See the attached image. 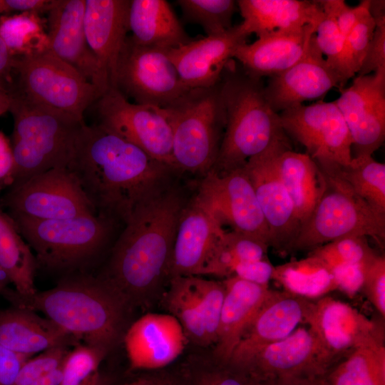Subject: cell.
<instances>
[{
  "mask_svg": "<svg viewBox=\"0 0 385 385\" xmlns=\"http://www.w3.org/2000/svg\"><path fill=\"white\" fill-rule=\"evenodd\" d=\"M96 212L125 225L148 200L169 187L175 170L99 123H84L66 167Z\"/></svg>",
  "mask_w": 385,
  "mask_h": 385,
  "instance_id": "obj_1",
  "label": "cell"
},
{
  "mask_svg": "<svg viewBox=\"0 0 385 385\" xmlns=\"http://www.w3.org/2000/svg\"><path fill=\"white\" fill-rule=\"evenodd\" d=\"M186 204L169 186L138 207L124 225L100 277L129 307L147 305L169 281L176 231Z\"/></svg>",
  "mask_w": 385,
  "mask_h": 385,
  "instance_id": "obj_2",
  "label": "cell"
},
{
  "mask_svg": "<svg viewBox=\"0 0 385 385\" xmlns=\"http://www.w3.org/2000/svg\"><path fill=\"white\" fill-rule=\"evenodd\" d=\"M2 296L13 307L43 313L78 340L106 353L125 334V315L130 307L101 277L77 276L30 295L6 288Z\"/></svg>",
  "mask_w": 385,
  "mask_h": 385,
  "instance_id": "obj_3",
  "label": "cell"
},
{
  "mask_svg": "<svg viewBox=\"0 0 385 385\" xmlns=\"http://www.w3.org/2000/svg\"><path fill=\"white\" fill-rule=\"evenodd\" d=\"M220 85L226 121L212 170L227 173L272 148H292L279 113L266 98L262 78L250 76L231 59L222 71Z\"/></svg>",
  "mask_w": 385,
  "mask_h": 385,
  "instance_id": "obj_4",
  "label": "cell"
},
{
  "mask_svg": "<svg viewBox=\"0 0 385 385\" xmlns=\"http://www.w3.org/2000/svg\"><path fill=\"white\" fill-rule=\"evenodd\" d=\"M12 185L55 168H66L83 120L35 103L12 90Z\"/></svg>",
  "mask_w": 385,
  "mask_h": 385,
  "instance_id": "obj_5",
  "label": "cell"
},
{
  "mask_svg": "<svg viewBox=\"0 0 385 385\" xmlns=\"http://www.w3.org/2000/svg\"><path fill=\"white\" fill-rule=\"evenodd\" d=\"M162 110L171 128L177 170L207 173L217 159L225 126L220 80L187 90Z\"/></svg>",
  "mask_w": 385,
  "mask_h": 385,
  "instance_id": "obj_6",
  "label": "cell"
},
{
  "mask_svg": "<svg viewBox=\"0 0 385 385\" xmlns=\"http://www.w3.org/2000/svg\"><path fill=\"white\" fill-rule=\"evenodd\" d=\"M9 216L36 263L62 271L78 269L94 257L108 241L115 225L97 214L60 220Z\"/></svg>",
  "mask_w": 385,
  "mask_h": 385,
  "instance_id": "obj_7",
  "label": "cell"
},
{
  "mask_svg": "<svg viewBox=\"0 0 385 385\" xmlns=\"http://www.w3.org/2000/svg\"><path fill=\"white\" fill-rule=\"evenodd\" d=\"M324 175L325 190L286 253L312 250L349 236L371 237L381 245L385 239V218L376 215L338 171Z\"/></svg>",
  "mask_w": 385,
  "mask_h": 385,
  "instance_id": "obj_8",
  "label": "cell"
},
{
  "mask_svg": "<svg viewBox=\"0 0 385 385\" xmlns=\"http://www.w3.org/2000/svg\"><path fill=\"white\" fill-rule=\"evenodd\" d=\"M13 90L28 100L83 120L86 110L103 94L76 68L48 50L14 58Z\"/></svg>",
  "mask_w": 385,
  "mask_h": 385,
  "instance_id": "obj_9",
  "label": "cell"
},
{
  "mask_svg": "<svg viewBox=\"0 0 385 385\" xmlns=\"http://www.w3.org/2000/svg\"><path fill=\"white\" fill-rule=\"evenodd\" d=\"M282 127L306 149L324 174L347 166L351 159L352 139L335 101H319L279 113Z\"/></svg>",
  "mask_w": 385,
  "mask_h": 385,
  "instance_id": "obj_10",
  "label": "cell"
},
{
  "mask_svg": "<svg viewBox=\"0 0 385 385\" xmlns=\"http://www.w3.org/2000/svg\"><path fill=\"white\" fill-rule=\"evenodd\" d=\"M168 51L143 46L126 37L111 88L135 103L165 108L188 88L168 56Z\"/></svg>",
  "mask_w": 385,
  "mask_h": 385,
  "instance_id": "obj_11",
  "label": "cell"
},
{
  "mask_svg": "<svg viewBox=\"0 0 385 385\" xmlns=\"http://www.w3.org/2000/svg\"><path fill=\"white\" fill-rule=\"evenodd\" d=\"M1 202L9 215L60 220L96 214L74 175L55 168L12 185Z\"/></svg>",
  "mask_w": 385,
  "mask_h": 385,
  "instance_id": "obj_12",
  "label": "cell"
},
{
  "mask_svg": "<svg viewBox=\"0 0 385 385\" xmlns=\"http://www.w3.org/2000/svg\"><path fill=\"white\" fill-rule=\"evenodd\" d=\"M98 123L175 170L170 126L162 108L131 103L114 88L96 102Z\"/></svg>",
  "mask_w": 385,
  "mask_h": 385,
  "instance_id": "obj_13",
  "label": "cell"
},
{
  "mask_svg": "<svg viewBox=\"0 0 385 385\" xmlns=\"http://www.w3.org/2000/svg\"><path fill=\"white\" fill-rule=\"evenodd\" d=\"M338 360L308 327L257 351L240 370L256 381L324 377Z\"/></svg>",
  "mask_w": 385,
  "mask_h": 385,
  "instance_id": "obj_14",
  "label": "cell"
},
{
  "mask_svg": "<svg viewBox=\"0 0 385 385\" xmlns=\"http://www.w3.org/2000/svg\"><path fill=\"white\" fill-rule=\"evenodd\" d=\"M197 195L211 209L220 223L270 247L268 228L252 183L243 168L217 173L210 170Z\"/></svg>",
  "mask_w": 385,
  "mask_h": 385,
  "instance_id": "obj_15",
  "label": "cell"
},
{
  "mask_svg": "<svg viewBox=\"0 0 385 385\" xmlns=\"http://www.w3.org/2000/svg\"><path fill=\"white\" fill-rule=\"evenodd\" d=\"M339 91L334 101L350 132L355 156L372 155L385 139V68L356 76Z\"/></svg>",
  "mask_w": 385,
  "mask_h": 385,
  "instance_id": "obj_16",
  "label": "cell"
},
{
  "mask_svg": "<svg viewBox=\"0 0 385 385\" xmlns=\"http://www.w3.org/2000/svg\"><path fill=\"white\" fill-rule=\"evenodd\" d=\"M292 148H272L251 158L242 167L252 183L265 220L270 247L282 254H286L300 227L291 199L275 165L277 153Z\"/></svg>",
  "mask_w": 385,
  "mask_h": 385,
  "instance_id": "obj_17",
  "label": "cell"
},
{
  "mask_svg": "<svg viewBox=\"0 0 385 385\" xmlns=\"http://www.w3.org/2000/svg\"><path fill=\"white\" fill-rule=\"evenodd\" d=\"M334 87L344 86L338 73L324 58L314 34L301 59L285 71L270 77L265 92L272 108L279 113L321 98Z\"/></svg>",
  "mask_w": 385,
  "mask_h": 385,
  "instance_id": "obj_18",
  "label": "cell"
},
{
  "mask_svg": "<svg viewBox=\"0 0 385 385\" xmlns=\"http://www.w3.org/2000/svg\"><path fill=\"white\" fill-rule=\"evenodd\" d=\"M312 301L270 289L227 366L240 370L260 349L291 334L299 324L305 323Z\"/></svg>",
  "mask_w": 385,
  "mask_h": 385,
  "instance_id": "obj_19",
  "label": "cell"
},
{
  "mask_svg": "<svg viewBox=\"0 0 385 385\" xmlns=\"http://www.w3.org/2000/svg\"><path fill=\"white\" fill-rule=\"evenodd\" d=\"M305 323L338 361L360 346L384 340L376 324L351 305L327 295L312 301Z\"/></svg>",
  "mask_w": 385,
  "mask_h": 385,
  "instance_id": "obj_20",
  "label": "cell"
},
{
  "mask_svg": "<svg viewBox=\"0 0 385 385\" xmlns=\"http://www.w3.org/2000/svg\"><path fill=\"white\" fill-rule=\"evenodd\" d=\"M86 0H54L48 10L47 50L81 73L102 93L110 86L91 51L84 31Z\"/></svg>",
  "mask_w": 385,
  "mask_h": 385,
  "instance_id": "obj_21",
  "label": "cell"
},
{
  "mask_svg": "<svg viewBox=\"0 0 385 385\" xmlns=\"http://www.w3.org/2000/svg\"><path fill=\"white\" fill-rule=\"evenodd\" d=\"M249 36L240 24L221 34L192 39L167 53L187 88L210 87L220 81L225 66Z\"/></svg>",
  "mask_w": 385,
  "mask_h": 385,
  "instance_id": "obj_22",
  "label": "cell"
},
{
  "mask_svg": "<svg viewBox=\"0 0 385 385\" xmlns=\"http://www.w3.org/2000/svg\"><path fill=\"white\" fill-rule=\"evenodd\" d=\"M123 340L132 369H154L175 360L182 354L188 339L173 315L149 313L129 327Z\"/></svg>",
  "mask_w": 385,
  "mask_h": 385,
  "instance_id": "obj_23",
  "label": "cell"
},
{
  "mask_svg": "<svg viewBox=\"0 0 385 385\" xmlns=\"http://www.w3.org/2000/svg\"><path fill=\"white\" fill-rule=\"evenodd\" d=\"M211 209L196 195L185 206L174 241L170 279L200 276L207 255L224 232Z\"/></svg>",
  "mask_w": 385,
  "mask_h": 385,
  "instance_id": "obj_24",
  "label": "cell"
},
{
  "mask_svg": "<svg viewBox=\"0 0 385 385\" xmlns=\"http://www.w3.org/2000/svg\"><path fill=\"white\" fill-rule=\"evenodd\" d=\"M129 4L130 0H86V38L110 88L129 31Z\"/></svg>",
  "mask_w": 385,
  "mask_h": 385,
  "instance_id": "obj_25",
  "label": "cell"
},
{
  "mask_svg": "<svg viewBox=\"0 0 385 385\" xmlns=\"http://www.w3.org/2000/svg\"><path fill=\"white\" fill-rule=\"evenodd\" d=\"M316 29L307 25L265 34L252 43L240 46L233 59L238 61L245 72L254 77L262 78L278 75L301 59Z\"/></svg>",
  "mask_w": 385,
  "mask_h": 385,
  "instance_id": "obj_26",
  "label": "cell"
},
{
  "mask_svg": "<svg viewBox=\"0 0 385 385\" xmlns=\"http://www.w3.org/2000/svg\"><path fill=\"white\" fill-rule=\"evenodd\" d=\"M225 294L214 354L219 363L227 366L267 294L269 287L259 285L232 276L224 279Z\"/></svg>",
  "mask_w": 385,
  "mask_h": 385,
  "instance_id": "obj_27",
  "label": "cell"
},
{
  "mask_svg": "<svg viewBox=\"0 0 385 385\" xmlns=\"http://www.w3.org/2000/svg\"><path fill=\"white\" fill-rule=\"evenodd\" d=\"M78 342L34 311L16 307L0 310V345L11 351L33 356L58 346L77 345Z\"/></svg>",
  "mask_w": 385,
  "mask_h": 385,
  "instance_id": "obj_28",
  "label": "cell"
},
{
  "mask_svg": "<svg viewBox=\"0 0 385 385\" xmlns=\"http://www.w3.org/2000/svg\"><path fill=\"white\" fill-rule=\"evenodd\" d=\"M241 23L250 35L258 37L276 31L311 25L317 27L324 14L319 1L239 0Z\"/></svg>",
  "mask_w": 385,
  "mask_h": 385,
  "instance_id": "obj_29",
  "label": "cell"
},
{
  "mask_svg": "<svg viewBox=\"0 0 385 385\" xmlns=\"http://www.w3.org/2000/svg\"><path fill=\"white\" fill-rule=\"evenodd\" d=\"M128 31L137 44L168 51L190 42L165 0H130Z\"/></svg>",
  "mask_w": 385,
  "mask_h": 385,
  "instance_id": "obj_30",
  "label": "cell"
},
{
  "mask_svg": "<svg viewBox=\"0 0 385 385\" xmlns=\"http://www.w3.org/2000/svg\"><path fill=\"white\" fill-rule=\"evenodd\" d=\"M275 165L301 227L325 190L326 176L308 155L292 149L277 153Z\"/></svg>",
  "mask_w": 385,
  "mask_h": 385,
  "instance_id": "obj_31",
  "label": "cell"
},
{
  "mask_svg": "<svg viewBox=\"0 0 385 385\" xmlns=\"http://www.w3.org/2000/svg\"><path fill=\"white\" fill-rule=\"evenodd\" d=\"M0 265L18 294L30 295L36 292V258L11 217L1 208Z\"/></svg>",
  "mask_w": 385,
  "mask_h": 385,
  "instance_id": "obj_32",
  "label": "cell"
},
{
  "mask_svg": "<svg viewBox=\"0 0 385 385\" xmlns=\"http://www.w3.org/2000/svg\"><path fill=\"white\" fill-rule=\"evenodd\" d=\"M323 379L324 385H385L384 340L356 348L334 364Z\"/></svg>",
  "mask_w": 385,
  "mask_h": 385,
  "instance_id": "obj_33",
  "label": "cell"
},
{
  "mask_svg": "<svg viewBox=\"0 0 385 385\" xmlns=\"http://www.w3.org/2000/svg\"><path fill=\"white\" fill-rule=\"evenodd\" d=\"M272 279L279 282L284 291L310 300L321 298L337 289L331 270L311 255L274 267Z\"/></svg>",
  "mask_w": 385,
  "mask_h": 385,
  "instance_id": "obj_34",
  "label": "cell"
},
{
  "mask_svg": "<svg viewBox=\"0 0 385 385\" xmlns=\"http://www.w3.org/2000/svg\"><path fill=\"white\" fill-rule=\"evenodd\" d=\"M268 247L240 232L225 230L210 250L200 275L230 277L238 264L266 259Z\"/></svg>",
  "mask_w": 385,
  "mask_h": 385,
  "instance_id": "obj_35",
  "label": "cell"
},
{
  "mask_svg": "<svg viewBox=\"0 0 385 385\" xmlns=\"http://www.w3.org/2000/svg\"><path fill=\"white\" fill-rule=\"evenodd\" d=\"M161 302L168 314L181 324L188 339L198 345H210L202 314L189 276L171 277L168 289L163 294Z\"/></svg>",
  "mask_w": 385,
  "mask_h": 385,
  "instance_id": "obj_36",
  "label": "cell"
},
{
  "mask_svg": "<svg viewBox=\"0 0 385 385\" xmlns=\"http://www.w3.org/2000/svg\"><path fill=\"white\" fill-rule=\"evenodd\" d=\"M353 191L382 218H385V165L372 155L352 157L350 163L338 171Z\"/></svg>",
  "mask_w": 385,
  "mask_h": 385,
  "instance_id": "obj_37",
  "label": "cell"
},
{
  "mask_svg": "<svg viewBox=\"0 0 385 385\" xmlns=\"http://www.w3.org/2000/svg\"><path fill=\"white\" fill-rule=\"evenodd\" d=\"M0 37L14 58L47 50V34L36 14L0 16Z\"/></svg>",
  "mask_w": 385,
  "mask_h": 385,
  "instance_id": "obj_38",
  "label": "cell"
},
{
  "mask_svg": "<svg viewBox=\"0 0 385 385\" xmlns=\"http://www.w3.org/2000/svg\"><path fill=\"white\" fill-rule=\"evenodd\" d=\"M185 19L199 24L207 36L221 34L232 26L237 2L233 0H178Z\"/></svg>",
  "mask_w": 385,
  "mask_h": 385,
  "instance_id": "obj_39",
  "label": "cell"
},
{
  "mask_svg": "<svg viewBox=\"0 0 385 385\" xmlns=\"http://www.w3.org/2000/svg\"><path fill=\"white\" fill-rule=\"evenodd\" d=\"M106 354L86 344L76 345L62 362L61 385H99L97 370Z\"/></svg>",
  "mask_w": 385,
  "mask_h": 385,
  "instance_id": "obj_40",
  "label": "cell"
},
{
  "mask_svg": "<svg viewBox=\"0 0 385 385\" xmlns=\"http://www.w3.org/2000/svg\"><path fill=\"white\" fill-rule=\"evenodd\" d=\"M309 255L323 262L330 270L342 265L366 262L377 254L369 246L366 237H344L312 250Z\"/></svg>",
  "mask_w": 385,
  "mask_h": 385,
  "instance_id": "obj_41",
  "label": "cell"
},
{
  "mask_svg": "<svg viewBox=\"0 0 385 385\" xmlns=\"http://www.w3.org/2000/svg\"><path fill=\"white\" fill-rule=\"evenodd\" d=\"M375 28V21L368 12L344 38L340 63V76L344 86L359 71Z\"/></svg>",
  "mask_w": 385,
  "mask_h": 385,
  "instance_id": "obj_42",
  "label": "cell"
},
{
  "mask_svg": "<svg viewBox=\"0 0 385 385\" xmlns=\"http://www.w3.org/2000/svg\"><path fill=\"white\" fill-rule=\"evenodd\" d=\"M195 296L199 304L209 344H215L221 310L225 294L223 282L189 276Z\"/></svg>",
  "mask_w": 385,
  "mask_h": 385,
  "instance_id": "obj_43",
  "label": "cell"
},
{
  "mask_svg": "<svg viewBox=\"0 0 385 385\" xmlns=\"http://www.w3.org/2000/svg\"><path fill=\"white\" fill-rule=\"evenodd\" d=\"M324 16L315 31L316 43L326 56L329 65L340 76V63L344 49V38L340 33L333 14L323 9ZM344 86V84L342 83Z\"/></svg>",
  "mask_w": 385,
  "mask_h": 385,
  "instance_id": "obj_44",
  "label": "cell"
},
{
  "mask_svg": "<svg viewBox=\"0 0 385 385\" xmlns=\"http://www.w3.org/2000/svg\"><path fill=\"white\" fill-rule=\"evenodd\" d=\"M67 347H52L27 359L19 369L14 385H30L45 374L59 366L68 352Z\"/></svg>",
  "mask_w": 385,
  "mask_h": 385,
  "instance_id": "obj_45",
  "label": "cell"
},
{
  "mask_svg": "<svg viewBox=\"0 0 385 385\" xmlns=\"http://www.w3.org/2000/svg\"><path fill=\"white\" fill-rule=\"evenodd\" d=\"M361 290L381 317H385V257L376 255L369 264Z\"/></svg>",
  "mask_w": 385,
  "mask_h": 385,
  "instance_id": "obj_46",
  "label": "cell"
},
{
  "mask_svg": "<svg viewBox=\"0 0 385 385\" xmlns=\"http://www.w3.org/2000/svg\"><path fill=\"white\" fill-rule=\"evenodd\" d=\"M319 2L323 9L333 14L344 38L356 23L369 12V0H362L354 7L348 6L343 0H322Z\"/></svg>",
  "mask_w": 385,
  "mask_h": 385,
  "instance_id": "obj_47",
  "label": "cell"
},
{
  "mask_svg": "<svg viewBox=\"0 0 385 385\" xmlns=\"http://www.w3.org/2000/svg\"><path fill=\"white\" fill-rule=\"evenodd\" d=\"M372 260L366 262L342 265L331 269L337 289L350 297L361 290L366 270Z\"/></svg>",
  "mask_w": 385,
  "mask_h": 385,
  "instance_id": "obj_48",
  "label": "cell"
},
{
  "mask_svg": "<svg viewBox=\"0 0 385 385\" xmlns=\"http://www.w3.org/2000/svg\"><path fill=\"white\" fill-rule=\"evenodd\" d=\"M385 68V22L378 23L357 76H366Z\"/></svg>",
  "mask_w": 385,
  "mask_h": 385,
  "instance_id": "obj_49",
  "label": "cell"
},
{
  "mask_svg": "<svg viewBox=\"0 0 385 385\" xmlns=\"http://www.w3.org/2000/svg\"><path fill=\"white\" fill-rule=\"evenodd\" d=\"M193 385H257L246 374L221 365L220 368L201 373Z\"/></svg>",
  "mask_w": 385,
  "mask_h": 385,
  "instance_id": "obj_50",
  "label": "cell"
},
{
  "mask_svg": "<svg viewBox=\"0 0 385 385\" xmlns=\"http://www.w3.org/2000/svg\"><path fill=\"white\" fill-rule=\"evenodd\" d=\"M274 267L266 259L244 262L234 269L232 275L259 285L268 287ZM231 276V277H232Z\"/></svg>",
  "mask_w": 385,
  "mask_h": 385,
  "instance_id": "obj_51",
  "label": "cell"
},
{
  "mask_svg": "<svg viewBox=\"0 0 385 385\" xmlns=\"http://www.w3.org/2000/svg\"><path fill=\"white\" fill-rule=\"evenodd\" d=\"M32 356L11 351L0 345V385H14L21 366Z\"/></svg>",
  "mask_w": 385,
  "mask_h": 385,
  "instance_id": "obj_52",
  "label": "cell"
},
{
  "mask_svg": "<svg viewBox=\"0 0 385 385\" xmlns=\"http://www.w3.org/2000/svg\"><path fill=\"white\" fill-rule=\"evenodd\" d=\"M14 160L11 141L0 131V192L14 183Z\"/></svg>",
  "mask_w": 385,
  "mask_h": 385,
  "instance_id": "obj_53",
  "label": "cell"
},
{
  "mask_svg": "<svg viewBox=\"0 0 385 385\" xmlns=\"http://www.w3.org/2000/svg\"><path fill=\"white\" fill-rule=\"evenodd\" d=\"M53 3V0H3L5 13L21 11L39 14L48 12Z\"/></svg>",
  "mask_w": 385,
  "mask_h": 385,
  "instance_id": "obj_54",
  "label": "cell"
},
{
  "mask_svg": "<svg viewBox=\"0 0 385 385\" xmlns=\"http://www.w3.org/2000/svg\"><path fill=\"white\" fill-rule=\"evenodd\" d=\"M324 377L275 379L257 381V385H324Z\"/></svg>",
  "mask_w": 385,
  "mask_h": 385,
  "instance_id": "obj_55",
  "label": "cell"
},
{
  "mask_svg": "<svg viewBox=\"0 0 385 385\" xmlns=\"http://www.w3.org/2000/svg\"><path fill=\"white\" fill-rule=\"evenodd\" d=\"M14 57L0 37V78L9 79L13 71Z\"/></svg>",
  "mask_w": 385,
  "mask_h": 385,
  "instance_id": "obj_56",
  "label": "cell"
},
{
  "mask_svg": "<svg viewBox=\"0 0 385 385\" xmlns=\"http://www.w3.org/2000/svg\"><path fill=\"white\" fill-rule=\"evenodd\" d=\"M9 81L0 78V115L9 111L12 99V86Z\"/></svg>",
  "mask_w": 385,
  "mask_h": 385,
  "instance_id": "obj_57",
  "label": "cell"
},
{
  "mask_svg": "<svg viewBox=\"0 0 385 385\" xmlns=\"http://www.w3.org/2000/svg\"><path fill=\"white\" fill-rule=\"evenodd\" d=\"M63 379L62 364L45 374L30 385H61Z\"/></svg>",
  "mask_w": 385,
  "mask_h": 385,
  "instance_id": "obj_58",
  "label": "cell"
},
{
  "mask_svg": "<svg viewBox=\"0 0 385 385\" xmlns=\"http://www.w3.org/2000/svg\"><path fill=\"white\" fill-rule=\"evenodd\" d=\"M369 12L376 24L385 22V1L369 0Z\"/></svg>",
  "mask_w": 385,
  "mask_h": 385,
  "instance_id": "obj_59",
  "label": "cell"
},
{
  "mask_svg": "<svg viewBox=\"0 0 385 385\" xmlns=\"http://www.w3.org/2000/svg\"><path fill=\"white\" fill-rule=\"evenodd\" d=\"M165 381L155 378H139L132 382L122 385H168Z\"/></svg>",
  "mask_w": 385,
  "mask_h": 385,
  "instance_id": "obj_60",
  "label": "cell"
},
{
  "mask_svg": "<svg viewBox=\"0 0 385 385\" xmlns=\"http://www.w3.org/2000/svg\"><path fill=\"white\" fill-rule=\"evenodd\" d=\"M10 283L9 279L0 265V297L2 296L3 292L7 288V284Z\"/></svg>",
  "mask_w": 385,
  "mask_h": 385,
  "instance_id": "obj_61",
  "label": "cell"
},
{
  "mask_svg": "<svg viewBox=\"0 0 385 385\" xmlns=\"http://www.w3.org/2000/svg\"><path fill=\"white\" fill-rule=\"evenodd\" d=\"M5 13L3 0H0V15Z\"/></svg>",
  "mask_w": 385,
  "mask_h": 385,
  "instance_id": "obj_62",
  "label": "cell"
},
{
  "mask_svg": "<svg viewBox=\"0 0 385 385\" xmlns=\"http://www.w3.org/2000/svg\"><path fill=\"white\" fill-rule=\"evenodd\" d=\"M168 385H170V384Z\"/></svg>",
  "mask_w": 385,
  "mask_h": 385,
  "instance_id": "obj_63",
  "label": "cell"
},
{
  "mask_svg": "<svg viewBox=\"0 0 385 385\" xmlns=\"http://www.w3.org/2000/svg\"></svg>",
  "mask_w": 385,
  "mask_h": 385,
  "instance_id": "obj_64",
  "label": "cell"
}]
</instances>
